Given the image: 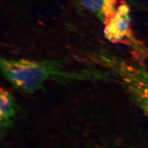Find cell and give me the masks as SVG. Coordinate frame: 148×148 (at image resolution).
I'll return each instance as SVG.
<instances>
[{"mask_svg": "<svg viewBox=\"0 0 148 148\" xmlns=\"http://www.w3.org/2000/svg\"><path fill=\"white\" fill-rule=\"evenodd\" d=\"M1 71L4 78L21 92L32 94L51 82H77L110 81L115 79L109 71L88 68L68 69L64 61L1 58Z\"/></svg>", "mask_w": 148, "mask_h": 148, "instance_id": "6da1fadb", "label": "cell"}, {"mask_svg": "<svg viewBox=\"0 0 148 148\" xmlns=\"http://www.w3.org/2000/svg\"><path fill=\"white\" fill-rule=\"evenodd\" d=\"M91 61L119 79L130 97L148 119V67L138 59H126L109 54H95Z\"/></svg>", "mask_w": 148, "mask_h": 148, "instance_id": "7a4b0ae2", "label": "cell"}, {"mask_svg": "<svg viewBox=\"0 0 148 148\" xmlns=\"http://www.w3.org/2000/svg\"><path fill=\"white\" fill-rule=\"evenodd\" d=\"M130 10L126 3L118 6L114 16L104 27V35L110 43L131 45L141 56L148 57L147 49L134 40L132 35Z\"/></svg>", "mask_w": 148, "mask_h": 148, "instance_id": "3957f363", "label": "cell"}, {"mask_svg": "<svg viewBox=\"0 0 148 148\" xmlns=\"http://www.w3.org/2000/svg\"><path fill=\"white\" fill-rule=\"evenodd\" d=\"M18 108L14 96L4 88L0 91V127L1 132H5L14 123Z\"/></svg>", "mask_w": 148, "mask_h": 148, "instance_id": "277c9868", "label": "cell"}, {"mask_svg": "<svg viewBox=\"0 0 148 148\" xmlns=\"http://www.w3.org/2000/svg\"><path fill=\"white\" fill-rule=\"evenodd\" d=\"M85 10L98 18L104 25L116 12L117 0H77Z\"/></svg>", "mask_w": 148, "mask_h": 148, "instance_id": "5b68a950", "label": "cell"}]
</instances>
